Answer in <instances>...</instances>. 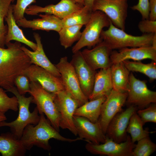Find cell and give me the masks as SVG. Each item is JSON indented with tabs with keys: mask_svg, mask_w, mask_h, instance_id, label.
<instances>
[{
	"mask_svg": "<svg viewBox=\"0 0 156 156\" xmlns=\"http://www.w3.org/2000/svg\"><path fill=\"white\" fill-rule=\"evenodd\" d=\"M30 82H38L48 92L56 93L64 90L60 77H56L44 68L31 64L23 73Z\"/></svg>",
	"mask_w": 156,
	"mask_h": 156,
	"instance_id": "cell-13",
	"label": "cell"
},
{
	"mask_svg": "<svg viewBox=\"0 0 156 156\" xmlns=\"http://www.w3.org/2000/svg\"><path fill=\"white\" fill-rule=\"evenodd\" d=\"M36 2V0H16V4L13 5V14L16 21L23 18L27 8Z\"/></svg>",
	"mask_w": 156,
	"mask_h": 156,
	"instance_id": "cell-36",
	"label": "cell"
},
{
	"mask_svg": "<svg viewBox=\"0 0 156 156\" xmlns=\"http://www.w3.org/2000/svg\"><path fill=\"white\" fill-rule=\"evenodd\" d=\"M137 113L144 124L147 122L156 123V104L152 103L145 109H140Z\"/></svg>",
	"mask_w": 156,
	"mask_h": 156,
	"instance_id": "cell-34",
	"label": "cell"
},
{
	"mask_svg": "<svg viewBox=\"0 0 156 156\" xmlns=\"http://www.w3.org/2000/svg\"><path fill=\"white\" fill-rule=\"evenodd\" d=\"M144 124L138 115L137 111L131 116L127 129L132 141L135 143L144 138L149 136L150 133L148 129H144Z\"/></svg>",
	"mask_w": 156,
	"mask_h": 156,
	"instance_id": "cell-27",
	"label": "cell"
},
{
	"mask_svg": "<svg viewBox=\"0 0 156 156\" xmlns=\"http://www.w3.org/2000/svg\"><path fill=\"white\" fill-rule=\"evenodd\" d=\"M126 101L142 109L152 103H156V92L149 89L145 81L137 79L130 73L129 82Z\"/></svg>",
	"mask_w": 156,
	"mask_h": 156,
	"instance_id": "cell-9",
	"label": "cell"
},
{
	"mask_svg": "<svg viewBox=\"0 0 156 156\" xmlns=\"http://www.w3.org/2000/svg\"><path fill=\"white\" fill-rule=\"evenodd\" d=\"M8 91L13 94L16 97L18 103V114L17 118L10 122L5 121L0 122V127H8L11 133L17 138L20 139L25 127L29 124L35 125L39 122L40 116L36 107L32 112L29 110L30 103H32V96L26 97L20 94L16 87L14 86Z\"/></svg>",
	"mask_w": 156,
	"mask_h": 156,
	"instance_id": "cell-3",
	"label": "cell"
},
{
	"mask_svg": "<svg viewBox=\"0 0 156 156\" xmlns=\"http://www.w3.org/2000/svg\"><path fill=\"white\" fill-rule=\"evenodd\" d=\"M34 37L37 44V48L33 51H30L24 46H21V49L29 57L32 64L39 66L54 75L60 77L61 75L55 65L53 64L46 56L43 49L41 38L39 35L34 33Z\"/></svg>",
	"mask_w": 156,
	"mask_h": 156,
	"instance_id": "cell-21",
	"label": "cell"
},
{
	"mask_svg": "<svg viewBox=\"0 0 156 156\" xmlns=\"http://www.w3.org/2000/svg\"><path fill=\"white\" fill-rule=\"evenodd\" d=\"M40 115V120L38 124L35 125L29 124L27 125L20 139L26 150H29L36 146L49 151L51 147L49 141L51 139L70 143L83 140L79 137L71 139L63 137L51 125L44 114Z\"/></svg>",
	"mask_w": 156,
	"mask_h": 156,
	"instance_id": "cell-1",
	"label": "cell"
},
{
	"mask_svg": "<svg viewBox=\"0 0 156 156\" xmlns=\"http://www.w3.org/2000/svg\"><path fill=\"white\" fill-rule=\"evenodd\" d=\"M31 64L24 52L9 58L0 57V87L8 91L14 86L16 77Z\"/></svg>",
	"mask_w": 156,
	"mask_h": 156,
	"instance_id": "cell-6",
	"label": "cell"
},
{
	"mask_svg": "<svg viewBox=\"0 0 156 156\" xmlns=\"http://www.w3.org/2000/svg\"><path fill=\"white\" fill-rule=\"evenodd\" d=\"M73 54L70 62L74 68L83 93L88 99L92 91L96 72L86 62L81 51Z\"/></svg>",
	"mask_w": 156,
	"mask_h": 156,
	"instance_id": "cell-14",
	"label": "cell"
},
{
	"mask_svg": "<svg viewBox=\"0 0 156 156\" xmlns=\"http://www.w3.org/2000/svg\"><path fill=\"white\" fill-rule=\"evenodd\" d=\"M111 22L102 12L99 10L92 11L80 39L72 47L73 53H74L86 47L90 48L94 47L101 41V35L103 29L108 27Z\"/></svg>",
	"mask_w": 156,
	"mask_h": 156,
	"instance_id": "cell-4",
	"label": "cell"
},
{
	"mask_svg": "<svg viewBox=\"0 0 156 156\" xmlns=\"http://www.w3.org/2000/svg\"><path fill=\"white\" fill-rule=\"evenodd\" d=\"M7 48L0 47V57L7 58L20 54L24 52L21 49V42L16 41L14 43L10 42L5 44Z\"/></svg>",
	"mask_w": 156,
	"mask_h": 156,
	"instance_id": "cell-35",
	"label": "cell"
},
{
	"mask_svg": "<svg viewBox=\"0 0 156 156\" xmlns=\"http://www.w3.org/2000/svg\"><path fill=\"white\" fill-rule=\"evenodd\" d=\"M152 46L156 48V33L154 34L152 40Z\"/></svg>",
	"mask_w": 156,
	"mask_h": 156,
	"instance_id": "cell-43",
	"label": "cell"
},
{
	"mask_svg": "<svg viewBox=\"0 0 156 156\" xmlns=\"http://www.w3.org/2000/svg\"><path fill=\"white\" fill-rule=\"evenodd\" d=\"M127 92H121L112 89L102 104L98 120L105 134L107 127L113 118L121 111L126 101Z\"/></svg>",
	"mask_w": 156,
	"mask_h": 156,
	"instance_id": "cell-12",
	"label": "cell"
},
{
	"mask_svg": "<svg viewBox=\"0 0 156 156\" xmlns=\"http://www.w3.org/2000/svg\"><path fill=\"white\" fill-rule=\"evenodd\" d=\"M73 122L77 135L83 140L96 144L105 142L106 135L98 121L93 122L84 117L74 115Z\"/></svg>",
	"mask_w": 156,
	"mask_h": 156,
	"instance_id": "cell-16",
	"label": "cell"
},
{
	"mask_svg": "<svg viewBox=\"0 0 156 156\" xmlns=\"http://www.w3.org/2000/svg\"><path fill=\"white\" fill-rule=\"evenodd\" d=\"M150 12L149 19L156 21V0H149Z\"/></svg>",
	"mask_w": 156,
	"mask_h": 156,
	"instance_id": "cell-40",
	"label": "cell"
},
{
	"mask_svg": "<svg viewBox=\"0 0 156 156\" xmlns=\"http://www.w3.org/2000/svg\"><path fill=\"white\" fill-rule=\"evenodd\" d=\"M26 150L20 139L12 133L0 135V153L3 156H23Z\"/></svg>",
	"mask_w": 156,
	"mask_h": 156,
	"instance_id": "cell-24",
	"label": "cell"
},
{
	"mask_svg": "<svg viewBox=\"0 0 156 156\" xmlns=\"http://www.w3.org/2000/svg\"><path fill=\"white\" fill-rule=\"evenodd\" d=\"M138 26L140 31L144 34L156 33V21L142 19L139 22Z\"/></svg>",
	"mask_w": 156,
	"mask_h": 156,
	"instance_id": "cell-38",
	"label": "cell"
},
{
	"mask_svg": "<svg viewBox=\"0 0 156 156\" xmlns=\"http://www.w3.org/2000/svg\"><path fill=\"white\" fill-rule=\"evenodd\" d=\"M40 18L27 20L25 17L16 21L18 26L31 28L33 30H41L49 31L53 30L58 32L62 28V19L51 14H40Z\"/></svg>",
	"mask_w": 156,
	"mask_h": 156,
	"instance_id": "cell-20",
	"label": "cell"
},
{
	"mask_svg": "<svg viewBox=\"0 0 156 156\" xmlns=\"http://www.w3.org/2000/svg\"><path fill=\"white\" fill-rule=\"evenodd\" d=\"M14 85L18 93L24 95L29 92L30 90V82L28 78L23 74L17 76L14 80Z\"/></svg>",
	"mask_w": 156,
	"mask_h": 156,
	"instance_id": "cell-37",
	"label": "cell"
},
{
	"mask_svg": "<svg viewBox=\"0 0 156 156\" xmlns=\"http://www.w3.org/2000/svg\"><path fill=\"white\" fill-rule=\"evenodd\" d=\"M94 0H85V5L92 10V7Z\"/></svg>",
	"mask_w": 156,
	"mask_h": 156,
	"instance_id": "cell-41",
	"label": "cell"
},
{
	"mask_svg": "<svg viewBox=\"0 0 156 156\" xmlns=\"http://www.w3.org/2000/svg\"><path fill=\"white\" fill-rule=\"evenodd\" d=\"M92 12L87 6H84L62 19V27L77 25H86L90 19Z\"/></svg>",
	"mask_w": 156,
	"mask_h": 156,
	"instance_id": "cell-28",
	"label": "cell"
},
{
	"mask_svg": "<svg viewBox=\"0 0 156 156\" xmlns=\"http://www.w3.org/2000/svg\"><path fill=\"white\" fill-rule=\"evenodd\" d=\"M83 26L77 25L62 27L58 32L61 45L67 49L78 41L81 35V29Z\"/></svg>",
	"mask_w": 156,
	"mask_h": 156,
	"instance_id": "cell-29",
	"label": "cell"
},
{
	"mask_svg": "<svg viewBox=\"0 0 156 156\" xmlns=\"http://www.w3.org/2000/svg\"><path fill=\"white\" fill-rule=\"evenodd\" d=\"M83 6L74 0H61L56 4H50L44 7L29 5L26 9L25 13L29 15H36L40 13H45L54 15L62 19Z\"/></svg>",
	"mask_w": 156,
	"mask_h": 156,
	"instance_id": "cell-17",
	"label": "cell"
},
{
	"mask_svg": "<svg viewBox=\"0 0 156 156\" xmlns=\"http://www.w3.org/2000/svg\"><path fill=\"white\" fill-rule=\"evenodd\" d=\"M29 93L33 97L39 113L46 115L51 125L60 131V116L54 100V93L44 89L37 81L30 82Z\"/></svg>",
	"mask_w": 156,
	"mask_h": 156,
	"instance_id": "cell-5",
	"label": "cell"
},
{
	"mask_svg": "<svg viewBox=\"0 0 156 156\" xmlns=\"http://www.w3.org/2000/svg\"><path fill=\"white\" fill-rule=\"evenodd\" d=\"M128 8L127 0H94L92 10L102 12L114 26L125 31Z\"/></svg>",
	"mask_w": 156,
	"mask_h": 156,
	"instance_id": "cell-8",
	"label": "cell"
},
{
	"mask_svg": "<svg viewBox=\"0 0 156 156\" xmlns=\"http://www.w3.org/2000/svg\"><path fill=\"white\" fill-rule=\"evenodd\" d=\"M110 57L112 64L129 59L140 61L150 59L156 62V48L152 46L124 48L118 51H112Z\"/></svg>",
	"mask_w": 156,
	"mask_h": 156,
	"instance_id": "cell-19",
	"label": "cell"
},
{
	"mask_svg": "<svg viewBox=\"0 0 156 156\" xmlns=\"http://www.w3.org/2000/svg\"><path fill=\"white\" fill-rule=\"evenodd\" d=\"M125 66L130 71L140 72L148 77L151 80L156 79V63L153 61L151 63L144 64L140 61H122Z\"/></svg>",
	"mask_w": 156,
	"mask_h": 156,
	"instance_id": "cell-30",
	"label": "cell"
},
{
	"mask_svg": "<svg viewBox=\"0 0 156 156\" xmlns=\"http://www.w3.org/2000/svg\"><path fill=\"white\" fill-rule=\"evenodd\" d=\"M78 3L84 6L85 5V0H74Z\"/></svg>",
	"mask_w": 156,
	"mask_h": 156,
	"instance_id": "cell-44",
	"label": "cell"
},
{
	"mask_svg": "<svg viewBox=\"0 0 156 156\" xmlns=\"http://www.w3.org/2000/svg\"><path fill=\"white\" fill-rule=\"evenodd\" d=\"M154 34L133 36L115 27L111 22L108 29L102 31L101 38L112 50L120 49L126 47L152 46Z\"/></svg>",
	"mask_w": 156,
	"mask_h": 156,
	"instance_id": "cell-2",
	"label": "cell"
},
{
	"mask_svg": "<svg viewBox=\"0 0 156 156\" xmlns=\"http://www.w3.org/2000/svg\"><path fill=\"white\" fill-rule=\"evenodd\" d=\"M135 144L132 152V156H149L156 150V145L149 136L140 140Z\"/></svg>",
	"mask_w": 156,
	"mask_h": 156,
	"instance_id": "cell-31",
	"label": "cell"
},
{
	"mask_svg": "<svg viewBox=\"0 0 156 156\" xmlns=\"http://www.w3.org/2000/svg\"><path fill=\"white\" fill-rule=\"evenodd\" d=\"M104 143L96 144L87 142L86 150L90 153L101 155L108 156H132L135 144L132 142L130 136L127 135L126 140L118 143L106 136Z\"/></svg>",
	"mask_w": 156,
	"mask_h": 156,
	"instance_id": "cell-11",
	"label": "cell"
},
{
	"mask_svg": "<svg viewBox=\"0 0 156 156\" xmlns=\"http://www.w3.org/2000/svg\"><path fill=\"white\" fill-rule=\"evenodd\" d=\"M137 107L131 105L125 110L118 113L112 119L107 129L106 136L114 142L120 143L127 139V129L130 118Z\"/></svg>",
	"mask_w": 156,
	"mask_h": 156,
	"instance_id": "cell-15",
	"label": "cell"
},
{
	"mask_svg": "<svg viewBox=\"0 0 156 156\" xmlns=\"http://www.w3.org/2000/svg\"><path fill=\"white\" fill-rule=\"evenodd\" d=\"M118 0V1H122L123 0Z\"/></svg>",
	"mask_w": 156,
	"mask_h": 156,
	"instance_id": "cell-45",
	"label": "cell"
},
{
	"mask_svg": "<svg viewBox=\"0 0 156 156\" xmlns=\"http://www.w3.org/2000/svg\"><path fill=\"white\" fill-rule=\"evenodd\" d=\"M102 97L89 100L76 109L74 115L84 117L93 122L98 121L102 103L106 99Z\"/></svg>",
	"mask_w": 156,
	"mask_h": 156,
	"instance_id": "cell-26",
	"label": "cell"
},
{
	"mask_svg": "<svg viewBox=\"0 0 156 156\" xmlns=\"http://www.w3.org/2000/svg\"><path fill=\"white\" fill-rule=\"evenodd\" d=\"M60 74L65 90L77 103L79 107L89 101L83 93L74 68L66 56L61 57L55 65Z\"/></svg>",
	"mask_w": 156,
	"mask_h": 156,
	"instance_id": "cell-7",
	"label": "cell"
},
{
	"mask_svg": "<svg viewBox=\"0 0 156 156\" xmlns=\"http://www.w3.org/2000/svg\"><path fill=\"white\" fill-rule=\"evenodd\" d=\"M5 20L8 27V31L5 37V43L14 40L25 44L34 51L36 50V44L26 38L17 24L13 14L12 4L11 5Z\"/></svg>",
	"mask_w": 156,
	"mask_h": 156,
	"instance_id": "cell-23",
	"label": "cell"
},
{
	"mask_svg": "<svg viewBox=\"0 0 156 156\" xmlns=\"http://www.w3.org/2000/svg\"><path fill=\"white\" fill-rule=\"evenodd\" d=\"M112 50L102 40L92 49H85L81 52L88 64L96 70L110 67L112 64L110 57Z\"/></svg>",
	"mask_w": 156,
	"mask_h": 156,
	"instance_id": "cell-18",
	"label": "cell"
},
{
	"mask_svg": "<svg viewBox=\"0 0 156 156\" xmlns=\"http://www.w3.org/2000/svg\"><path fill=\"white\" fill-rule=\"evenodd\" d=\"M54 100L59 113L60 126L77 135L73 122V116L77 108V102L65 90L54 93Z\"/></svg>",
	"mask_w": 156,
	"mask_h": 156,
	"instance_id": "cell-10",
	"label": "cell"
},
{
	"mask_svg": "<svg viewBox=\"0 0 156 156\" xmlns=\"http://www.w3.org/2000/svg\"><path fill=\"white\" fill-rule=\"evenodd\" d=\"M14 0H0V47L4 48L5 37L8 31L7 25L4 24V20L9 8Z\"/></svg>",
	"mask_w": 156,
	"mask_h": 156,
	"instance_id": "cell-32",
	"label": "cell"
},
{
	"mask_svg": "<svg viewBox=\"0 0 156 156\" xmlns=\"http://www.w3.org/2000/svg\"><path fill=\"white\" fill-rule=\"evenodd\" d=\"M113 89L121 92H127L130 71L122 62L112 64L110 67Z\"/></svg>",
	"mask_w": 156,
	"mask_h": 156,
	"instance_id": "cell-25",
	"label": "cell"
},
{
	"mask_svg": "<svg viewBox=\"0 0 156 156\" xmlns=\"http://www.w3.org/2000/svg\"><path fill=\"white\" fill-rule=\"evenodd\" d=\"M134 10L138 11L142 19H149L150 8L149 0H138V3L131 7Z\"/></svg>",
	"mask_w": 156,
	"mask_h": 156,
	"instance_id": "cell-39",
	"label": "cell"
},
{
	"mask_svg": "<svg viewBox=\"0 0 156 156\" xmlns=\"http://www.w3.org/2000/svg\"><path fill=\"white\" fill-rule=\"evenodd\" d=\"M112 89L110 67L101 69L95 74L92 91L89 100L106 97Z\"/></svg>",
	"mask_w": 156,
	"mask_h": 156,
	"instance_id": "cell-22",
	"label": "cell"
},
{
	"mask_svg": "<svg viewBox=\"0 0 156 156\" xmlns=\"http://www.w3.org/2000/svg\"><path fill=\"white\" fill-rule=\"evenodd\" d=\"M5 113L0 110V122L5 121L7 119V118Z\"/></svg>",
	"mask_w": 156,
	"mask_h": 156,
	"instance_id": "cell-42",
	"label": "cell"
},
{
	"mask_svg": "<svg viewBox=\"0 0 156 156\" xmlns=\"http://www.w3.org/2000/svg\"><path fill=\"white\" fill-rule=\"evenodd\" d=\"M9 110H18L17 99L15 96L9 97L2 88L0 87V110L5 113Z\"/></svg>",
	"mask_w": 156,
	"mask_h": 156,
	"instance_id": "cell-33",
	"label": "cell"
}]
</instances>
